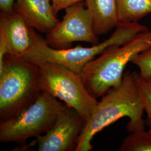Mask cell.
Instances as JSON below:
<instances>
[{"label": "cell", "mask_w": 151, "mask_h": 151, "mask_svg": "<svg viewBox=\"0 0 151 151\" xmlns=\"http://www.w3.org/2000/svg\"><path fill=\"white\" fill-rule=\"evenodd\" d=\"M145 111L134 71L124 72L122 84L109 90L97 103L80 135L75 151L93 149L92 140L103 129L124 117L129 118L128 132L145 129Z\"/></svg>", "instance_id": "1"}, {"label": "cell", "mask_w": 151, "mask_h": 151, "mask_svg": "<svg viewBox=\"0 0 151 151\" xmlns=\"http://www.w3.org/2000/svg\"><path fill=\"white\" fill-rule=\"evenodd\" d=\"M147 27L138 22H120L109 38L102 43L91 47L78 45L75 48L55 49L47 43L45 38L30 27L32 45L20 58L38 65L42 62H53L81 74L84 67L108 47L113 45H123L139 32L148 30Z\"/></svg>", "instance_id": "2"}, {"label": "cell", "mask_w": 151, "mask_h": 151, "mask_svg": "<svg viewBox=\"0 0 151 151\" xmlns=\"http://www.w3.org/2000/svg\"><path fill=\"white\" fill-rule=\"evenodd\" d=\"M151 48V30L139 32L123 45L106 49L96 59L87 64L81 75L87 90L93 97H102L122 82L124 70L137 54Z\"/></svg>", "instance_id": "3"}, {"label": "cell", "mask_w": 151, "mask_h": 151, "mask_svg": "<svg viewBox=\"0 0 151 151\" xmlns=\"http://www.w3.org/2000/svg\"><path fill=\"white\" fill-rule=\"evenodd\" d=\"M38 65L6 55L0 71V120L10 119L34 103L41 91Z\"/></svg>", "instance_id": "4"}, {"label": "cell", "mask_w": 151, "mask_h": 151, "mask_svg": "<svg viewBox=\"0 0 151 151\" xmlns=\"http://www.w3.org/2000/svg\"><path fill=\"white\" fill-rule=\"evenodd\" d=\"M37 65L40 91L75 109L86 124L99 101L87 90L81 75L57 63L42 62Z\"/></svg>", "instance_id": "5"}, {"label": "cell", "mask_w": 151, "mask_h": 151, "mask_svg": "<svg viewBox=\"0 0 151 151\" xmlns=\"http://www.w3.org/2000/svg\"><path fill=\"white\" fill-rule=\"evenodd\" d=\"M65 105L49 93L41 92L37 100L15 116L0 123V141L24 144L53 127Z\"/></svg>", "instance_id": "6"}, {"label": "cell", "mask_w": 151, "mask_h": 151, "mask_svg": "<svg viewBox=\"0 0 151 151\" xmlns=\"http://www.w3.org/2000/svg\"><path fill=\"white\" fill-rule=\"evenodd\" d=\"M62 21L47 33L45 39L55 49L70 48L74 42H83L95 45L99 43L94 31L91 17L85 5L80 2L65 9Z\"/></svg>", "instance_id": "7"}, {"label": "cell", "mask_w": 151, "mask_h": 151, "mask_svg": "<svg viewBox=\"0 0 151 151\" xmlns=\"http://www.w3.org/2000/svg\"><path fill=\"white\" fill-rule=\"evenodd\" d=\"M85 122L73 108L66 105L53 127L36 138L39 151H75Z\"/></svg>", "instance_id": "8"}, {"label": "cell", "mask_w": 151, "mask_h": 151, "mask_svg": "<svg viewBox=\"0 0 151 151\" xmlns=\"http://www.w3.org/2000/svg\"><path fill=\"white\" fill-rule=\"evenodd\" d=\"M0 35L5 41L8 55L20 58L32 45L30 27L21 14L14 10L1 12Z\"/></svg>", "instance_id": "9"}, {"label": "cell", "mask_w": 151, "mask_h": 151, "mask_svg": "<svg viewBox=\"0 0 151 151\" xmlns=\"http://www.w3.org/2000/svg\"><path fill=\"white\" fill-rule=\"evenodd\" d=\"M14 10L22 15L29 27L39 32L48 33L60 22L52 0H16Z\"/></svg>", "instance_id": "10"}, {"label": "cell", "mask_w": 151, "mask_h": 151, "mask_svg": "<svg viewBox=\"0 0 151 151\" xmlns=\"http://www.w3.org/2000/svg\"><path fill=\"white\" fill-rule=\"evenodd\" d=\"M97 36L108 34L119 24L116 0H85Z\"/></svg>", "instance_id": "11"}, {"label": "cell", "mask_w": 151, "mask_h": 151, "mask_svg": "<svg viewBox=\"0 0 151 151\" xmlns=\"http://www.w3.org/2000/svg\"><path fill=\"white\" fill-rule=\"evenodd\" d=\"M120 22H138L151 14V0H116Z\"/></svg>", "instance_id": "12"}, {"label": "cell", "mask_w": 151, "mask_h": 151, "mask_svg": "<svg viewBox=\"0 0 151 151\" xmlns=\"http://www.w3.org/2000/svg\"><path fill=\"white\" fill-rule=\"evenodd\" d=\"M120 151H151V127L147 131L137 130L124 139Z\"/></svg>", "instance_id": "13"}, {"label": "cell", "mask_w": 151, "mask_h": 151, "mask_svg": "<svg viewBox=\"0 0 151 151\" xmlns=\"http://www.w3.org/2000/svg\"><path fill=\"white\" fill-rule=\"evenodd\" d=\"M134 73L144 109L147 115L146 124L148 127H151V76L143 77L135 71Z\"/></svg>", "instance_id": "14"}, {"label": "cell", "mask_w": 151, "mask_h": 151, "mask_svg": "<svg viewBox=\"0 0 151 151\" xmlns=\"http://www.w3.org/2000/svg\"><path fill=\"white\" fill-rule=\"evenodd\" d=\"M130 63L138 67L140 75L143 77L151 76V48L135 55Z\"/></svg>", "instance_id": "15"}, {"label": "cell", "mask_w": 151, "mask_h": 151, "mask_svg": "<svg viewBox=\"0 0 151 151\" xmlns=\"http://www.w3.org/2000/svg\"><path fill=\"white\" fill-rule=\"evenodd\" d=\"M85 1V0H52V5L54 13L57 15L60 11L65 10L71 6Z\"/></svg>", "instance_id": "16"}, {"label": "cell", "mask_w": 151, "mask_h": 151, "mask_svg": "<svg viewBox=\"0 0 151 151\" xmlns=\"http://www.w3.org/2000/svg\"><path fill=\"white\" fill-rule=\"evenodd\" d=\"M16 0H0V9L2 12L8 13L14 10Z\"/></svg>", "instance_id": "17"}]
</instances>
